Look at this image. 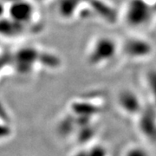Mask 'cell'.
I'll return each instance as SVG.
<instances>
[{"label": "cell", "mask_w": 156, "mask_h": 156, "mask_svg": "<svg viewBox=\"0 0 156 156\" xmlns=\"http://www.w3.org/2000/svg\"><path fill=\"white\" fill-rule=\"evenodd\" d=\"M140 129L144 136L151 140H156V114L154 111H141Z\"/></svg>", "instance_id": "6"}, {"label": "cell", "mask_w": 156, "mask_h": 156, "mask_svg": "<svg viewBox=\"0 0 156 156\" xmlns=\"http://www.w3.org/2000/svg\"><path fill=\"white\" fill-rule=\"evenodd\" d=\"M125 156H149L147 152L141 147H132L126 153Z\"/></svg>", "instance_id": "8"}, {"label": "cell", "mask_w": 156, "mask_h": 156, "mask_svg": "<svg viewBox=\"0 0 156 156\" xmlns=\"http://www.w3.org/2000/svg\"><path fill=\"white\" fill-rule=\"evenodd\" d=\"M125 53L132 58H144L149 56L153 47L146 40L141 38L128 39L124 44Z\"/></svg>", "instance_id": "4"}, {"label": "cell", "mask_w": 156, "mask_h": 156, "mask_svg": "<svg viewBox=\"0 0 156 156\" xmlns=\"http://www.w3.org/2000/svg\"><path fill=\"white\" fill-rule=\"evenodd\" d=\"M0 37L6 40L20 38L31 30L37 22L36 5L31 0H0Z\"/></svg>", "instance_id": "1"}, {"label": "cell", "mask_w": 156, "mask_h": 156, "mask_svg": "<svg viewBox=\"0 0 156 156\" xmlns=\"http://www.w3.org/2000/svg\"><path fill=\"white\" fill-rule=\"evenodd\" d=\"M118 50L116 43L110 37H98L89 47V62L93 65H100L112 60Z\"/></svg>", "instance_id": "3"}, {"label": "cell", "mask_w": 156, "mask_h": 156, "mask_svg": "<svg viewBox=\"0 0 156 156\" xmlns=\"http://www.w3.org/2000/svg\"><path fill=\"white\" fill-rule=\"evenodd\" d=\"M118 103L123 111L129 115H136L142 111L138 95L130 90H124L120 93Z\"/></svg>", "instance_id": "5"}, {"label": "cell", "mask_w": 156, "mask_h": 156, "mask_svg": "<svg viewBox=\"0 0 156 156\" xmlns=\"http://www.w3.org/2000/svg\"><path fill=\"white\" fill-rule=\"evenodd\" d=\"M145 1H147V3H149V4L152 5L153 6L154 5L156 4V0H145Z\"/></svg>", "instance_id": "9"}, {"label": "cell", "mask_w": 156, "mask_h": 156, "mask_svg": "<svg viewBox=\"0 0 156 156\" xmlns=\"http://www.w3.org/2000/svg\"><path fill=\"white\" fill-rule=\"evenodd\" d=\"M153 8L145 0H129L125 8V19L131 27H144L152 18Z\"/></svg>", "instance_id": "2"}, {"label": "cell", "mask_w": 156, "mask_h": 156, "mask_svg": "<svg viewBox=\"0 0 156 156\" xmlns=\"http://www.w3.org/2000/svg\"><path fill=\"white\" fill-rule=\"evenodd\" d=\"M147 83L148 86L150 95H152L154 101L156 105V69H152L147 73Z\"/></svg>", "instance_id": "7"}]
</instances>
